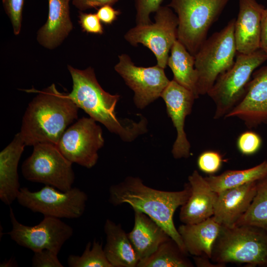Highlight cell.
Here are the masks:
<instances>
[{
    "label": "cell",
    "mask_w": 267,
    "mask_h": 267,
    "mask_svg": "<svg viewBox=\"0 0 267 267\" xmlns=\"http://www.w3.org/2000/svg\"><path fill=\"white\" fill-rule=\"evenodd\" d=\"M223 161L220 153L214 150H207L199 156L197 165L201 171L212 175L220 169Z\"/></svg>",
    "instance_id": "f546056e"
},
{
    "label": "cell",
    "mask_w": 267,
    "mask_h": 267,
    "mask_svg": "<svg viewBox=\"0 0 267 267\" xmlns=\"http://www.w3.org/2000/svg\"><path fill=\"white\" fill-rule=\"evenodd\" d=\"M33 146L31 155L21 166L24 178L63 191L71 189L75 180L72 163L63 155L55 144L40 143Z\"/></svg>",
    "instance_id": "ba28073f"
},
{
    "label": "cell",
    "mask_w": 267,
    "mask_h": 267,
    "mask_svg": "<svg viewBox=\"0 0 267 267\" xmlns=\"http://www.w3.org/2000/svg\"></svg>",
    "instance_id": "ab89813d"
},
{
    "label": "cell",
    "mask_w": 267,
    "mask_h": 267,
    "mask_svg": "<svg viewBox=\"0 0 267 267\" xmlns=\"http://www.w3.org/2000/svg\"><path fill=\"white\" fill-rule=\"evenodd\" d=\"M265 8L256 0H239L234 30L237 53L250 54L260 49L261 20Z\"/></svg>",
    "instance_id": "e0dca14e"
},
{
    "label": "cell",
    "mask_w": 267,
    "mask_h": 267,
    "mask_svg": "<svg viewBox=\"0 0 267 267\" xmlns=\"http://www.w3.org/2000/svg\"><path fill=\"white\" fill-rule=\"evenodd\" d=\"M155 22L136 25L129 30L124 39L133 46L142 44L155 55L157 64L165 68L169 53L177 39L178 19L168 5L161 6L155 12Z\"/></svg>",
    "instance_id": "30bf717a"
},
{
    "label": "cell",
    "mask_w": 267,
    "mask_h": 267,
    "mask_svg": "<svg viewBox=\"0 0 267 267\" xmlns=\"http://www.w3.org/2000/svg\"><path fill=\"white\" fill-rule=\"evenodd\" d=\"M187 255L170 238L161 244L150 257L139 261L137 267H193Z\"/></svg>",
    "instance_id": "484cf974"
},
{
    "label": "cell",
    "mask_w": 267,
    "mask_h": 267,
    "mask_svg": "<svg viewBox=\"0 0 267 267\" xmlns=\"http://www.w3.org/2000/svg\"><path fill=\"white\" fill-rule=\"evenodd\" d=\"M118 0H71L72 4L79 10L97 8L105 5H112Z\"/></svg>",
    "instance_id": "e575fe53"
},
{
    "label": "cell",
    "mask_w": 267,
    "mask_h": 267,
    "mask_svg": "<svg viewBox=\"0 0 267 267\" xmlns=\"http://www.w3.org/2000/svg\"><path fill=\"white\" fill-rule=\"evenodd\" d=\"M79 23L85 32L98 35L103 33V27L96 13L80 12Z\"/></svg>",
    "instance_id": "836d02e7"
},
{
    "label": "cell",
    "mask_w": 267,
    "mask_h": 267,
    "mask_svg": "<svg viewBox=\"0 0 267 267\" xmlns=\"http://www.w3.org/2000/svg\"><path fill=\"white\" fill-rule=\"evenodd\" d=\"M252 77L243 98L225 117L237 118L250 129L267 124V66Z\"/></svg>",
    "instance_id": "9a60e30c"
},
{
    "label": "cell",
    "mask_w": 267,
    "mask_h": 267,
    "mask_svg": "<svg viewBox=\"0 0 267 267\" xmlns=\"http://www.w3.org/2000/svg\"><path fill=\"white\" fill-rule=\"evenodd\" d=\"M235 225H252L267 230V175L257 181L252 203Z\"/></svg>",
    "instance_id": "4316f807"
},
{
    "label": "cell",
    "mask_w": 267,
    "mask_h": 267,
    "mask_svg": "<svg viewBox=\"0 0 267 267\" xmlns=\"http://www.w3.org/2000/svg\"><path fill=\"white\" fill-rule=\"evenodd\" d=\"M163 0H135L136 25L151 23L150 14L161 6Z\"/></svg>",
    "instance_id": "4dcf8cb0"
},
{
    "label": "cell",
    "mask_w": 267,
    "mask_h": 267,
    "mask_svg": "<svg viewBox=\"0 0 267 267\" xmlns=\"http://www.w3.org/2000/svg\"><path fill=\"white\" fill-rule=\"evenodd\" d=\"M118 58L114 69L134 91V101L137 108L143 109L161 97L170 81L164 68L157 64L149 67L137 66L125 53Z\"/></svg>",
    "instance_id": "4fadbf2b"
},
{
    "label": "cell",
    "mask_w": 267,
    "mask_h": 267,
    "mask_svg": "<svg viewBox=\"0 0 267 267\" xmlns=\"http://www.w3.org/2000/svg\"><path fill=\"white\" fill-rule=\"evenodd\" d=\"M2 3L11 21L13 33L18 35L22 27L24 0H2Z\"/></svg>",
    "instance_id": "1f68e13d"
},
{
    "label": "cell",
    "mask_w": 267,
    "mask_h": 267,
    "mask_svg": "<svg viewBox=\"0 0 267 267\" xmlns=\"http://www.w3.org/2000/svg\"><path fill=\"white\" fill-rule=\"evenodd\" d=\"M188 181L191 193L181 206L179 220L184 224H194L213 216L218 193L197 170L188 177Z\"/></svg>",
    "instance_id": "2e32d148"
},
{
    "label": "cell",
    "mask_w": 267,
    "mask_h": 267,
    "mask_svg": "<svg viewBox=\"0 0 267 267\" xmlns=\"http://www.w3.org/2000/svg\"><path fill=\"white\" fill-rule=\"evenodd\" d=\"M32 260L33 267H63L58 258V254L47 249L34 252Z\"/></svg>",
    "instance_id": "d6a6232c"
},
{
    "label": "cell",
    "mask_w": 267,
    "mask_h": 267,
    "mask_svg": "<svg viewBox=\"0 0 267 267\" xmlns=\"http://www.w3.org/2000/svg\"><path fill=\"white\" fill-rule=\"evenodd\" d=\"M88 199L87 194L77 187L63 191L45 185L36 191L21 187L16 200L22 206L44 216L77 219L83 215Z\"/></svg>",
    "instance_id": "9c48e42d"
},
{
    "label": "cell",
    "mask_w": 267,
    "mask_h": 267,
    "mask_svg": "<svg viewBox=\"0 0 267 267\" xmlns=\"http://www.w3.org/2000/svg\"><path fill=\"white\" fill-rule=\"evenodd\" d=\"M257 181L218 193L213 217L221 225L235 226L248 209L255 195Z\"/></svg>",
    "instance_id": "ac0fdd59"
},
{
    "label": "cell",
    "mask_w": 267,
    "mask_h": 267,
    "mask_svg": "<svg viewBox=\"0 0 267 267\" xmlns=\"http://www.w3.org/2000/svg\"><path fill=\"white\" fill-rule=\"evenodd\" d=\"M195 265L198 267H223L224 264L214 263L210 261V258L205 256H193Z\"/></svg>",
    "instance_id": "74e56055"
},
{
    "label": "cell",
    "mask_w": 267,
    "mask_h": 267,
    "mask_svg": "<svg viewBox=\"0 0 267 267\" xmlns=\"http://www.w3.org/2000/svg\"><path fill=\"white\" fill-rule=\"evenodd\" d=\"M230 0H171L178 19L177 39L193 55Z\"/></svg>",
    "instance_id": "8992f818"
},
{
    "label": "cell",
    "mask_w": 267,
    "mask_h": 267,
    "mask_svg": "<svg viewBox=\"0 0 267 267\" xmlns=\"http://www.w3.org/2000/svg\"><path fill=\"white\" fill-rule=\"evenodd\" d=\"M26 146L20 133L0 153V199L10 206L20 189L18 166Z\"/></svg>",
    "instance_id": "ffe728a7"
},
{
    "label": "cell",
    "mask_w": 267,
    "mask_h": 267,
    "mask_svg": "<svg viewBox=\"0 0 267 267\" xmlns=\"http://www.w3.org/2000/svg\"><path fill=\"white\" fill-rule=\"evenodd\" d=\"M70 1L71 0H48L47 18L39 29L37 35L38 42L44 48H56L73 30L70 13Z\"/></svg>",
    "instance_id": "d6986e66"
},
{
    "label": "cell",
    "mask_w": 267,
    "mask_h": 267,
    "mask_svg": "<svg viewBox=\"0 0 267 267\" xmlns=\"http://www.w3.org/2000/svg\"><path fill=\"white\" fill-rule=\"evenodd\" d=\"M211 259L224 265L236 263L267 267V230L252 225H221Z\"/></svg>",
    "instance_id": "277c9868"
},
{
    "label": "cell",
    "mask_w": 267,
    "mask_h": 267,
    "mask_svg": "<svg viewBox=\"0 0 267 267\" xmlns=\"http://www.w3.org/2000/svg\"><path fill=\"white\" fill-rule=\"evenodd\" d=\"M169 116L177 131V137L172 153L174 158H187L190 156V144L184 131L186 116L191 112L196 99L192 92L175 80L170 81L161 94Z\"/></svg>",
    "instance_id": "5bb4252c"
},
{
    "label": "cell",
    "mask_w": 267,
    "mask_h": 267,
    "mask_svg": "<svg viewBox=\"0 0 267 267\" xmlns=\"http://www.w3.org/2000/svg\"><path fill=\"white\" fill-rule=\"evenodd\" d=\"M134 211V227L127 234L140 261L150 257L161 244L171 238L147 215L139 210Z\"/></svg>",
    "instance_id": "44dd1931"
},
{
    "label": "cell",
    "mask_w": 267,
    "mask_h": 267,
    "mask_svg": "<svg viewBox=\"0 0 267 267\" xmlns=\"http://www.w3.org/2000/svg\"><path fill=\"white\" fill-rule=\"evenodd\" d=\"M104 231L106 235L104 251L112 267H137L139 258L122 225L107 219Z\"/></svg>",
    "instance_id": "603a6c76"
},
{
    "label": "cell",
    "mask_w": 267,
    "mask_h": 267,
    "mask_svg": "<svg viewBox=\"0 0 267 267\" xmlns=\"http://www.w3.org/2000/svg\"><path fill=\"white\" fill-rule=\"evenodd\" d=\"M262 144L261 137L257 133L251 131H246L238 136L236 145L241 153L245 155H251L260 149Z\"/></svg>",
    "instance_id": "f1b7e54d"
},
{
    "label": "cell",
    "mask_w": 267,
    "mask_h": 267,
    "mask_svg": "<svg viewBox=\"0 0 267 267\" xmlns=\"http://www.w3.org/2000/svg\"><path fill=\"white\" fill-rule=\"evenodd\" d=\"M70 267H112L108 260L102 244L94 239L89 242L81 256L70 255L67 259Z\"/></svg>",
    "instance_id": "83f0119b"
},
{
    "label": "cell",
    "mask_w": 267,
    "mask_h": 267,
    "mask_svg": "<svg viewBox=\"0 0 267 267\" xmlns=\"http://www.w3.org/2000/svg\"><path fill=\"white\" fill-rule=\"evenodd\" d=\"M235 18L207 38L194 55L198 73V95L207 94L220 76L233 65L237 52L234 36Z\"/></svg>",
    "instance_id": "5b68a950"
},
{
    "label": "cell",
    "mask_w": 267,
    "mask_h": 267,
    "mask_svg": "<svg viewBox=\"0 0 267 267\" xmlns=\"http://www.w3.org/2000/svg\"><path fill=\"white\" fill-rule=\"evenodd\" d=\"M267 175V160L249 169L227 170L218 176L205 177L212 189L218 193L224 190L256 181Z\"/></svg>",
    "instance_id": "d4e9b609"
},
{
    "label": "cell",
    "mask_w": 267,
    "mask_h": 267,
    "mask_svg": "<svg viewBox=\"0 0 267 267\" xmlns=\"http://www.w3.org/2000/svg\"><path fill=\"white\" fill-rule=\"evenodd\" d=\"M67 67L73 83L72 89L68 94L79 108L124 141L131 142L147 131V121L144 117L136 122L117 117L115 110L120 95L111 94L102 88L93 68L80 70L71 65Z\"/></svg>",
    "instance_id": "7a4b0ae2"
},
{
    "label": "cell",
    "mask_w": 267,
    "mask_h": 267,
    "mask_svg": "<svg viewBox=\"0 0 267 267\" xmlns=\"http://www.w3.org/2000/svg\"><path fill=\"white\" fill-rule=\"evenodd\" d=\"M9 209L12 229L7 234L17 244L33 252L47 249L58 254L73 234V228L60 219L44 216L39 224L28 226L18 222L12 209Z\"/></svg>",
    "instance_id": "8fae6325"
},
{
    "label": "cell",
    "mask_w": 267,
    "mask_h": 267,
    "mask_svg": "<svg viewBox=\"0 0 267 267\" xmlns=\"http://www.w3.org/2000/svg\"><path fill=\"white\" fill-rule=\"evenodd\" d=\"M221 228V225L212 217L196 223H183L178 230L188 254L211 259L213 247Z\"/></svg>",
    "instance_id": "7402d4cb"
},
{
    "label": "cell",
    "mask_w": 267,
    "mask_h": 267,
    "mask_svg": "<svg viewBox=\"0 0 267 267\" xmlns=\"http://www.w3.org/2000/svg\"><path fill=\"white\" fill-rule=\"evenodd\" d=\"M237 53L233 66L219 77L207 93L215 104V119L225 118L238 104L254 71L267 60L261 49L250 54Z\"/></svg>",
    "instance_id": "52a82bcc"
},
{
    "label": "cell",
    "mask_w": 267,
    "mask_h": 267,
    "mask_svg": "<svg viewBox=\"0 0 267 267\" xmlns=\"http://www.w3.org/2000/svg\"><path fill=\"white\" fill-rule=\"evenodd\" d=\"M96 13L102 23L109 25L117 19L120 11L107 4L99 7Z\"/></svg>",
    "instance_id": "d590c367"
},
{
    "label": "cell",
    "mask_w": 267,
    "mask_h": 267,
    "mask_svg": "<svg viewBox=\"0 0 267 267\" xmlns=\"http://www.w3.org/2000/svg\"><path fill=\"white\" fill-rule=\"evenodd\" d=\"M191 193L189 183L179 191H168L151 188L138 177H128L109 189V202L114 206L128 204L158 223L186 254L182 239L174 222L177 208L188 200Z\"/></svg>",
    "instance_id": "6da1fadb"
},
{
    "label": "cell",
    "mask_w": 267,
    "mask_h": 267,
    "mask_svg": "<svg viewBox=\"0 0 267 267\" xmlns=\"http://www.w3.org/2000/svg\"><path fill=\"white\" fill-rule=\"evenodd\" d=\"M104 143L101 127L92 118L83 117L66 130L56 146L69 161L90 169L96 164Z\"/></svg>",
    "instance_id": "7c38bea8"
},
{
    "label": "cell",
    "mask_w": 267,
    "mask_h": 267,
    "mask_svg": "<svg viewBox=\"0 0 267 267\" xmlns=\"http://www.w3.org/2000/svg\"><path fill=\"white\" fill-rule=\"evenodd\" d=\"M79 108L54 84L39 91L27 106L20 134L26 146L40 143L57 145L68 126L78 117Z\"/></svg>",
    "instance_id": "3957f363"
},
{
    "label": "cell",
    "mask_w": 267,
    "mask_h": 267,
    "mask_svg": "<svg viewBox=\"0 0 267 267\" xmlns=\"http://www.w3.org/2000/svg\"><path fill=\"white\" fill-rule=\"evenodd\" d=\"M8 265H13V264H11V263H12V261H8ZM7 265V264L6 263H5L4 262L3 264H0V267H3V265H5L4 267H6V265Z\"/></svg>",
    "instance_id": "f35d334b"
},
{
    "label": "cell",
    "mask_w": 267,
    "mask_h": 267,
    "mask_svg": "<svg viewBox=\"0 0 267 267\" xmlns=\"http://www.w3.org/2000/svg\"><path fill=\"white\" fill-rule=\"evenodd\" d=\"M260 49L267 55V8H265L262 14L260 37Z\"/></svg>",
    "instance_id": "8d00e7d4"
},
{
    "label": "cell",
    "mask_w": 267,
    "mask_h": 267,
    "mask_svg": "<svg viewBox=\"0 0 267 267\" xmlns=\"http://www.w3.org/2000/svg\"><path fill=\"white\" fill-rule=\"evenodd\" d=\"M167 65L173 73V80L192 92L196 98H198V76L195 67V57L178 40L171 48Z\"/></svg>",
    "instance_id": "cb8c5ba5"
}]
</instances>
